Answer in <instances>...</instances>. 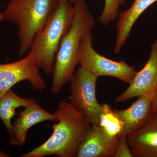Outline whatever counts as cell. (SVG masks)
<instances>
[{
    "label": "cell",
    "instance_id": "cell-9",
    "mask_svg": "<svg viewBox=\"0 0 157 157\" xmlns=\"http://www.w3.org/2000/svg\"><path fill=\"white\" fill-rule=\"evenodd\" d=\"M18 115L9 132V144L11 146H20L25 144L29 129L35 125L45 121H58L54 113L47 112L36 101L25 107Z\"/></svg>",
    "mask_w": 157,
    "mask_h": 157
},
{
    "label": "cell",
    "instance_id": "cell-7",
    "mask_svg": "<svg viewBox=\"0 0 157 157\" xmlns=\"http://www.w3.org/2000/svg\"><path fill=\"white\" fill-rule=\"evenodd\" d=\"M39 67L27 54L20 60L0 64V98L15 84L28 81L35 90L42 91L46 88L45 81L40 75Z\"/></svg>",
    "mask_w": 157,
    "mask_h": 157
},
{
    "label": "cell",
    "instance_id": "cell-1",
    "mask_svg": "<svg viewBox=\"0 0 157 157\" xmlns=\"http://www.w3.org/2000/svg\"><path fill=\"white\" fill-rule=\"evenodd\" d=\"M54 113L58 123L52 126L51 136L41 145L21 157H76L78 147L92 124L81 111L65 100L60 101Z\"/></svg>",
    "mask_w": 157,
    "mask_h": 157
},
{
    "label": "cell",
    "instance_id": "cell-17",
    "mask_svg": "<svg viewBox=\"0 0 157 157\" xmlns=\"http://www.w3.org/2000/svg\"><path fill=\"white\" fill-rule=\"evenodd\" d=\"M127 141V137L120 135L118 137L117 148L115 157H133Z\"/></svg>",
    "mask_w": 157,
    "mask_h": 157
},
{
    "label": "cell",
    "instance_id": "cell-14",
    "mask_svg": "<svg viewBox=\"0 0 157 157\" xmlns=\"http://www.w3.org/2000/svg\"><path fill=\"white\" fill-rule=\"evenodd\" d=\"M36 101L33 99L21 98L10 89L0 98V121H2L9 132L13 124L11 119L16 113L18 107H28Z\"/></svg>",
    "mask_w": 157,
    "mask_h": 157
},
{
    "label": "cell",
    "instance_id": "cell-18",
    "mask_svg": "<svg viewBox=\"0 0 157 157\" xmlns=\"http://www.w3.org/2000/svg\"><path fill=\"white\" fill-rule=\"evenodd\" d=\"M150 97L153 111L154 119L157 121V88Z\"/></svg>",
    "mask_w": 157,
    "mask_h": 157
},
{
    "label": "cell",
    "instance_id": "cell-5",
    "mask_svg": "<svg viewBox=\"0 0 157 157\" xmlns=\"http://www.w3.org/2000/svg\"><path fill=\"white\" fill-rule=\"evenodd\" d=\"M93 39L90 32L82 39L78 57L80 67L98 77L112 76L130 84L137 73L135 67L123 60L115 61L99 54L93 48Z\"/></svg>",
    "mask_w": 157,
    "mask_h": 157
},
{
    "label": "cell",
    "instance_id": "cell-6",
    "mask_svg": "<svg viewBox=\"0 0 157 157\" xmlns=\"http://www.w3.org/2000/svg\"><path fill=\"white\" fill-rule=\"evenodd\" d=\"M98 77L80 67L70 82V103L94 125L99 124L103 107L96 98Z\"/></svg>",
    "mask_w": 157,
    "mask_h": 157
},
{
    "label": "cell",
    "instance_id": "cell-16",
    "mask_svg": "<svg viewBox=\"0 0 157 157\" xmlns=\"http://www.w3.org/2000/svg\"><path fill=\"white\" fill-rule=\"evenodd\" d=\"M124 2V0H105L104 9L99 17L100 22L107 25L117 19L119 10Z\"/></svg>",
    "mask_w": 157,
    "mask_h": 157
},
{
    "label": "cell",
    "instance_id": "cell-10",
    "mask_svg": "<svg viewBox=\"0 0 157 157\" xmlns=\"http://www.w3.org/2000/svg\"><path fill=\"white\" fill-rule=\"evenodd\" d=\"M118 137H111L99 125L92 124L78 147L76 157H115Z\"/></svg>",
    "mask_w": 157,
    "mask_h": 157
},
{
    "label": "cell",
    "instance_id": "cell-19",
    "mask_svg": "<svg viewBox=\"0 0 157 157\" xmlns=\"http://www.w3.org/2000/svg\"><path fill=\"white\" fill-rule=\"evenodd\" d=\"M10 156V155L6 153L5 152L0 151V157H8Z\"/></svg>",
    "mask_w": 157,
    "mask_h": 157
},
{
    "label": "cell",
    "instance_id": "cell-15",
    "mask_svg": "<svg viewBox=\"0 0 157 157\" xmlns=\"http://www.w3.org/2000/svg\"><path fill=\"white\" fill-rule=\"evenodd\" d=\"M99 125L112 137H118L122 131V123L111 106L107 104H103Z\"/></svg>",
    "mask_w": 157,
    "mask_h": 157
},
{
    "label": "cell",
    "instance_id": "cell-11",
    "mask_svg": "<svg viewBox=\"0 0 157 157\" xmlns=\"http://www.w3.org/2000/svg\"><path fill=\"white\" fill-rule=\"evenodd\" d=\"M113 110L123 124L120 135L126 137L154 119L150 96L138 97L137 101L126 109Z\"/></svg>",
    "mask_w": 157,
    "mask_h": 157
},
{
    "label": "cell",
    "instance_id": "cell-20",
    "mask_svg": "<svg viewBox=\"0 0 157 157\" xmlns=\"http://www.w3.org/2000/svg\"><path fill=\"white\" fill-rule=\"evenodd\" d=\"M68 1H69L71 4H74V3L76 2L78 0H68Z\"/></svg>",
    "mask_w": 157,
    "mask_h": 157
},
{
    "label": "cell",
    "instance_id": "cell-13",
    "mask_svg": "<svg viewBox=\"0 0 157 157\" xmlns=\"http://www.w3.org/2000/svg\"><path fill=\"white\" fill-rule=\"evenodd\" d=\"M157 0H134L129 9L120 13L117 24V38L114 45L116 54L120 53L130 36L132 27L142 13Z\"/></svg>",
    "mask_w": 157,
    "mask_h": 157
},
{
    "label": "cell",
    "instance_id": "cell-12",
    "mask_svg": "<svg viewBox=\"0 0 157 157\" xmlns=\"http://www.w3.org/2000/svg\"><path fill=\"white\" fill-rule=\"evenodd\" d=\"M133 157H157V121L153 119L127 136Z\"/></svg>",
    "mask_w": 157,
    "mask_h": 157
},
{
    "label": "cell",
    "instance_id": "cell-8",
    "mask_svg": "<svg viewBox=\"0 0 157 157\" xmlns=\"http://www.w3.org/2000/svg\"><path fill=\"white\" fill-rule=\"evenodd\" d=\"M157 88V38L151 45L147 63L130 83L124 92L118 96L115 102L120 103L135 97L151 95Z\"/></svg>",
    "mask_w": 157,
    "mask_h": 157
},
{
    "label": "cell",
    "instance_id": "cell-4",
    "mask_svg": "<svg viewBox=\"0 0 157 157\" xmlns=\"http://www.w3.org/2000/svg\"><path fill=\"white\" fill-rule=\"evenodd\" d=\"M74 14L72 4L59 0L56 9L32 42L27 53L47 75L53 72L60 43L72 25Z\"/></svg>",
    "mask_w": 157,
    "mask_h": 157
},
{
    "label": "cell",
    "instance_id": "cell-3",
    "mask_svg": "<svg viewBox=\"0 0 157 157\" xmlns=\"http://www.w3.org/2000/svg\"><path fill=\"white\" fill-rule=\"evenodd\" d=\"M59 0H10L0 12V21H9L18 27V55L27 54L37 34L44 28L56 9Z\"/></svg>",
    "mask_w": 157,
    "mask_h": 157
},
{
    "label": "cell",
    "instance_id": "cell-2",
    "mask_svg": "<svg viewBox=\"0 0 157 157\" xmlns=\"http://www.w3.org/2000/svg\"><path fill=\"white\" fill-rule=\"evenodd\" d=\"M74 14L70 29L62 39L56 56L52 72V93L59 94L70 82L78 64L82 39L91 32L96 21L90 13L84 0H78L73 5Z\"/></svg>",
    "mask_w": 157,
    "mask_h": 157
}]
</instances>
